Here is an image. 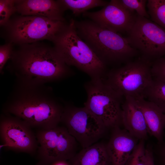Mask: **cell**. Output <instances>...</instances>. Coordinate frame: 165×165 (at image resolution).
Instances as JSON below:
<instances>
[{
	"instance_id": "83f0119b",
	"label": "cell",
	"mask_w": 165,
	"mask_h": 165,
	"mask_svg": "<svg viewBox=\"0 0 165 165\" xmlns=\"http://www.w3.org/2000/svg\"><path fill=\"white\" fill-rule=\"evenodd\" d=\"M50 165H71L68 161L60 160L55 162Z\"/></svg>"
},
{
	"instance_id": "30bf717a",
	"label": "cell",
	"mask_w": 165,
	"mask_h": 165,
	"mask_svg": "<svg viewBox=\"0 0 165 165\" xmlns=\"http://www.w3.org/2000/svg\"><path fill=\"white\" fill-rule=\"evenodd\" d=\"M127 33L126 38L130 45L146 58L157 59L165 55V29L148 18L137 14Z\"/></svg>"
},
{
	"instance_id": "603a6c76",
	"label": "cell",
	"mask_w": 165,
	"mask_h": 165,
	"mask_svg": "<svg viewBox=\"0 0 165 165\" xmlns=\"http://www.w3.org/2000/svg\"><path fill=\"white\" fill-rule=\"evenodd\" d=\"M16 11L15 0H0V26H5L11 16Z\"/></svg>"
},
{
	"instance_id": "9c48e42d",
	"label": "cell",
	"mask_w": 165,
	"mask_h": 165,
	"mask_svg": "<svg viewBox=\"0 0 165 165\" xmlns=\"http://www.w3.org/2000/svg\"><path fill=\"white\" fill-rule=\"evenodd\" d=\"M61 123L82 148L98 142L106 128L85 107L64 105Z\"/></svg>"
},
{
	"instance_id": "52a82bcc",
	"label": "cell",
	"mask_w": 165,
	"mask_h": 165,
	"mask_svg": "<svg viewBox=\"0 0 165 165\" xmlns=\"http://www.w3.org/2000/svg\"><path fill=\"white\" fill-rule=\"evenodd\" d=\"M67 23L35 16L17 17L4 27L7 42L20 45L43 40L53 42Z\"/></svg>"
},
{
	"instance_id": "d6986e66",
	"label": "cell",
	"mask_w": 165,
	"mask_h": 165,
	"mask_svg": "<svg viewBox=\"0 0 165 165\" xmlns=\"http://www.w3.org/2000/svg\"><path fill=\"white\" fill-rule=\"evenodd\" d=\"M145 98L158 106L165 113V82L153 79L146 91Z\"/></svg>"
},
{
	"instance_id": "7a4b0ae2",
	"label": "cell",
	"mask_w": 165,
	"mask_h": 165,
	"mask_svg": "<svg viewBox=\"0 0 165 165\" xmlns=\"http://www.w3.org/2000/svg\"><path fill=\"white\" fill-rule=\"evenodd\" d=\"M9 60L7 70L20 80L46 84L73 73L54 47L38 42L20 45Z\"/></svg>"
},
{
	"instance_id": "ba28073f",
	"label": "cell",
	"mask_w": 165,
	"mask_h": 165,
	"mask_svg": "<svg viewBox=\"0 0 165 165\" xmlns=\"http://www.w3.org/2000/svg\"><path fill=\"white\" fill-rule=\"evenodd\" d=\"M36 165H50L60 160L69 161L76 154L77 142L63 126L49 130L39 129Z\"/></svg>"
},
{
	"instance_id": "5b68a950",
	"label": "cell",
	"mask_w": 165,
	"mask_h": 165,
	"mask_svg": "<svg viewBox=\"0 0 165 165\" xmlns=\"http://www.w3.org/2000/svg\"><path fill=\"white\" fill-rule=\"evenodd\" d=\"M84 87L87 108L105 127L113 128L122 124V97L105 82L103 78L91 79Z\"/></svg>"
},
{
	"instance_id": "44dd1931",
	"label": "cell",
	"mask_w": 165,
	"mask_h": 165,
	"mask_svg": "<svg viewBox=\"0 0 165 165\" xmlns=\"http://www.w3.org/2000/svg\"><path fill=\"white\" fill-rule=\"evenodd\" d=\"M145 140H141L124 165H147Z\"/></svg>"
},
{
	"instance_id": "7402d4cb",
	"label": "cell",
	"mask_w": 165,
	"mask_h": 165,
	"mask_svg": "<svg viewBox=\"0 0 165 165\" xmlns=\"http://www.w3.org/2000/svg\"><path fill=\"white\" fill-rule=\"evenodd\" d=\"M118 2L127 9L147 18L149 15L145 9L146 0H117Z\"/></svg>"
},
{
	"instance_id": "ffe728a7",
	"label": "cell",
	"mask_w": 165,
	"mask_h": 165,
	"mask_svg": "<svg viewBox=\"0 0 165 165\" xmlns=\"http://www.w3.org/2000/svg\"><path fill=\"white\" fill-rule=\"evenodd\" d=\"M147 6L152 20L165 29V0H148Z\"/></svg>"
},
{
	"instance_id": "3957f363",
	"label": "cell",
	"mask_w": 165,
	"mask_h": 165,
	"mask_svg": "<svg viewBox=\"0 0 165 165\" xmlns=\"http://www.w3.org/2000/svg\"><path fill=\"white\" fill-rule=\"evenodd\" d=\"M74 23L79 37L106 65L126 61L136 54L137 51L119 33L103 28L90 20H74Z\"/></svg>"
},
{
	"instance_id": "5bb4252c",
	"label": "cell",
	"mask_w": 165,
	"mask_h": 165,
	"mask_svg": "<svg viewBox=\"0 0 165 165\" xmlns=\"http://www.w3.org/2000/svg\"><path fill=\"white\" fill-rule=\"evenodd\" d=\"M17 12L21 16H35L65 21L64 10L59 0H15Z\"/></svg>"
},
{
	"instance_id": "ac0fdd59",
	"label": "cell",
	"mask_w": 165,
	"mask_h": 165,
	"mask_svg": "<svg viewBox=\"0 0 165 165\" xmlns=\"http://www.w3.org/2000/svg\"><path fill=\"white\" fill-rule=\"evenodd\" d=\"M65 11L70 10L75 16L96 7L106 6L108 3L102 0H59Z\"/></svg>"
},
{
	"instance_id": "cb8c5ba5",
	"label": "cell",
	"mask_w": 165,
	"mask_h": 165,
	"mask_svg": "<svg viewBox=\"0 0 165 165\" xmlns=\"http://www.w3.org/2000/svg\"><path fill=\"white\" fill-rule=\"evenodd\" d=\"M151 71L153 79L165 82V58L156 59L151 64Z\"/></svg>"
},
{
	"instance_id": "4316f807",
	"label": "cell",
	"mask_w": 165,
	"mask_h": 165,
	"mask_svg": "<svg viewBox=\"0 0 165 165\" xmlns=\"http://www.w3.org/2000/svg\"><path fill=\"white\" fill-rule=\"evenodd\" d=\"M147 165H155L152 151L149 147L146 148Z\"/></svg>"
},
{
	"instance_id": "277c9868",
	"label": "cell",
	"mask_w": 165,
	"mask_h": 165,
	"mask_svg": "<svg viewBox=\"0 0 165 165\" xmlns=\"http://www.w3.org/2000/svg\"><path fill=\"white\" fill-rule=\"evenodd\" d=\"M74 21L71 19L57 35L53 42V47L69 66L75 67L91 79L103 78L106 65L79 36Z\"/></svg>"
},
{
	"instance_id": "9a60e30c",
	"label": "cell",
	"mask_w": 165,
	"mask_h": 165,
	"mask_svg": "<svg viewBox=\"0 0 165 165\" xmlns=\"http://www.w3.org/2000/svg\"><path fill=\"white\" fill-rule=\"evenodd\" d=\"M125 97L122 106V124L133 137L145 140L148 133L143 113L134 98L130 96Z\"/></svg>"
},
{
	"instance_id": "484cf974",
	"label": "cell",
	"mask_w": 165,
	"mask_h": 165,
	"mask_svg": "<svg viewBox=\"0 0 165 165\" xmlns=\"http://www.w3.org/2000/svg\"><path fill=\"white\" fill-rule=\"evenodd\" d=\"M159 146L158 149L161 165H165V136H163V141L159 142Z\"/></svg>"
},
{
	"instance_id": "7c38bea8",
	"label": "cell",
	"mask_w": 165,
	"mask_h": 165,
	"mask_svg": "<svg viewBox=\"0 0 165 165\" xmlns=\"http://www.w3.org/2000/svg\"><path fill=\"white\" fill-rule=\"evenodd\" d=\"M100 27L117 33L127 32L134 24L137 15L112 0L101 10L82 14Z\"/></svg>"
},
{
	"instance_id": "8fae6325",
	"label": "cell",
	"mask_w": 165,
	"mask_h": 165,
	"mask_svg": "<svg viewBox=\"0 0 165 165\" xmlns=\"http://www.w3.org/2000/svg\"><path fill=\"white\" fill-rule=\"evenodd\" d=\"M27 122L17 116L5 113L0 118V135L5 147L19 152L33 155L38 142L35 134Z\"/></svg>"
},
{
	"instance_id": "8992f818",
	"label": "cell",
	"mask_w": 165,
	"mask_h": 165,
	"mask_svg": "<svg viewBox=\"0 0 165 165\" xmlns=\"http://www.w3.org/2000/svg\"><path fill=\"white\" fill-rule=\"evenodd\" d=\"M103 79L122 97L145 98V92L153 80L151 64L144 60L129 62L111 70Z\"/></svg>"
},
{
	"instance_id": "e0dca14e",
	"label": "cell",
	"mask_w": 165,
	"mask_h": 165,
	"mask_svg": "<svg viewBox=\"0 0 165 165\" xmlns=\"http://www.w3.org/2000/svg\"><path fill=\"white\" fill-rule=\"evenodd\" d=\"M68 161L71 165H111L106 144L99 142L82 148Z\"/></svg>"
},
{
	"instance_id": "d4e9b609",
	"label": "cell",
	"mask_w": 165,
	"mask_h": 165,
	"mask_svg": "<svg viewBox=\"0 0 165 165\" xmlns=\"http://www.w3.org/2000/svg\"><path fill=\"white\" fill-rule=\"evenodd\" d=\"M13 44L7 42L0 46V73L2 74L4 66L10 59L13 51Z\"/></svg>"
},
{
	"instance_id": "2e32d148",
	"label": "cell",
	"mask_w": 165,
	"mask_h": 165,
	"mask_svg": "<svg viewBox=\"0 0 165 165\" xmlns=\"http://www.w3.org/2000/svg\"><path fill=\"white\" fill-rule=\"evenodd\" d=\"M135 100L144 116L148 134L161 142L165 129V113L155 104L145 98Z\"/></svg>"
},
{
	"instance_id": "6da1fadb",
	"label": "cell",
	"mask_w": 165,
	"mask_h": 165,
	"mask_svg": "<svg viewBox=\"0 0 165 165\" xmlns=\"http://www.w3.org/2000/svg\"><path fill=\"white\" fill-rule=\"evenodd\" d=\"M64 107L46 84L16 79L2 111L21 119L32 128L49 130L61 123Z\"/></svg>"
},
{
	"instance_id": "4fadbf2b",
	"label": "cell",
	"mask_w": 165,
	"mask_h": 165,
	"mask_svg": "<svg viewBox=\"0 0 165 165\" xmlns=\"http://www.w3.org/2000/svg\"><path fill=\"white\" fill-rule=\"evenodd\" d=\"M112 129L106 144L111 165H124L137 145L138 139L119 127Z\"/></svg>"
}]
</instances>
